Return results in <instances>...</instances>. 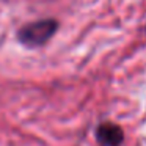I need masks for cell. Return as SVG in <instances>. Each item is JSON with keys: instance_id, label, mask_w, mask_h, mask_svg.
<instances>
[{"instance_id": "1", "label": "cell", "mask_w": 146, "mask_h": 146, "mask_svg": "<svg viewBox=\"0 0 146 146\" xmlns=\"http://www.w3.org/2000/svg\"><path fill=\"white\" fill-rule=\"evenodd\" d=\"M58 30V22L55 19H39L25 24L17 30V41L29 49H36L44 46Z\"/></svg>"}, {"instance_id": "2", "label": "cell", "mask_w": 146, "mask_h": 146, "mask_svg": "<svg viewBox=\"0 0 146 146\" xmlns=\"http://www.w3.org/2000/svg\"><path fill=\"white\" fill-rule=\"evenodd\" d=\"M96 140L101 146H121L124 141V130L118 124L105 121L96 127Z\"/></svg>"}, {"instance_id": "3", "label": "cell", "mask_w": 146, "mask_h": 146, "mask_svg": "<svg viewBox=\"0 0 146 146\" xmlns=\"http://www.w3.org/2000/svg\"><path fill=\"white\" fill-rule=\"evenodd\" d=\"M145 30H146V27H145Z\"/></svg>"}]
</instances>
